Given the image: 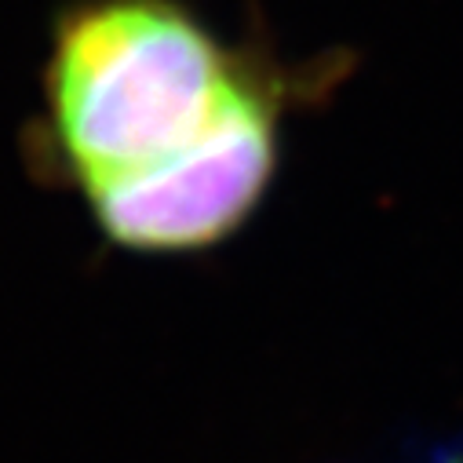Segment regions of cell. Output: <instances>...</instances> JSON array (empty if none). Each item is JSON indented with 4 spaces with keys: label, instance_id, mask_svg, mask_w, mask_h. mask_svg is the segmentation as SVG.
<instances>
[{
    "label": "cell",
    "instance_id": "6da1fadb",
    "mask_svg": "<svg viewBox=\"0 0 463 463\" xmlns=\"http://www.w3.org/2000/svg\"><path fill=\"white\" fill-rule=\"evenodd\" d=\"M274 66L219 41L183 0H77L44 70L48 157L80 194L150 168L208 136Z\"/></svg>",
    "mask_w": 463,
    "mask_h": 463
},
{
    "label": "cell",
    "instance_id": "7a4b0ae2",
    "mask_svg": "<svg viewBox=\"0 0 463 463\" xmlns=\"http://www.w3.org/2000/svg\"><path fill=\"white\" fill-rule=\"evenodd\" d=\"M292 77L274 66L186 150L84 190L99 230L121 249L179 256L226 241L260 208L281 154Z\"/></svg>",
    "mask_w": 463,
    "mask_h": 463
}]
</instances>
